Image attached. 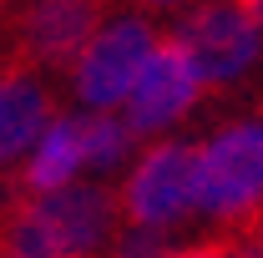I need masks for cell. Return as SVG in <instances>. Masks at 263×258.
Wrapping results in <instances>:
<instances>
[{
    "label": "cell",
    "instance_id": "cell-1",
    "mask_svg": "<svg viewBox=\"0 0 263 258\" xmlns=\"http://www.w3.org/2000/svg\"><path fill=\"white\" fill-rule=\"evenodd\" d=\"M197 208L223 223L263 208V117H243L197 147Z\"/></svg>",
    "mask_w": 263,
    "mask_h": 258
},
{
    "label": "cell",
    "instance_id": "cell-2",
    "mask_svg": "<svg viewBox=\"0 0 263 258\" xmlns=\"http://www.w3.org/2000/svg\"><path fill=\"white\" fill-rule=\"evenodd\" d=\"M177 51L187 56L197 86H233L263 61V31L233 5V0H208L177 26Z\"/></svg>",
    "mask_w": 263,
    "mask_h": 258
},
{
    "label": "cell",
    "instance_id": "cell-3",
    "mask_svg": "<svg viewBox=\"0 0 263 258\" xmlns=\"http://www.w3.org/2000/svg\"><path fill=\"white\" fill-rule=\"evenodd\" d=\"M122 218L132 228H157L167 233L172 223L197 213V142H162L132 167L127 188L117 197Z\"/></svg>",
    "mask_w": 263,
    "mask_h": 258
},
{
    "label": "cell",
    "instance_id": "cell-4",
    "mask_svg": "<svg viewBox=\"0 0 263 258\" xmlns=\"http://www.w3.org/2000/svg\"><path fill=\"white\" fill-rule=\"evenodd\" d=\"M111 0H31L15 21V41L5 61L21 66H76L91 46V35L106 26Z\"/></svg>",
    "mask_w": 263,
    "mask_h": 258
},
{
    "label": "cell",
    "instance_id": "cell-5",
    "mask_svg": "<svg viewBox=\"0 0 263 258\" xmlns=\"http://www.w3.org/2000/svg\"><path fill=\"white\" fill-rule=\"evenodd\" d=\"M152 46H157V31L147 26V21H111V26H101L91 35V46L76 56L71 66V76H76V97L86 101L91 112H111V106H122L132 91V81H137V71L147 66L152 56Z\"/></svg>",
    "mask_w": 263,
    "mask_h": 258
},
{
    "label": "cell",
    "instance_id": "cell-6",
    "mask_svg": "<svg viewBox=\"0 0 263 258\" xmlns=\"http://www.w3.org/2000/svg\"><path fill=\"white\" fill-rule=\"evenodd\" d=\"M197 76L193 66H187V56L177 51V41L167 35V41H157L152 46V56H147V66L137 71V81H132L127 91V117H122V127L132 132V137H152V132L172 127L187 106L197 101Z\"/></svg>",
    "mask_w": 263,
    "mask_h": 258
},
{
    "label": "cell",
    "instance_id": "cell-7",
    "mask_svg": "<svg viewBox=\"0 0 263 258\" xmlns=\"http://www.w3.org/2000/svg\"><path fill=\"white\" fill-rule=\"evenodd\" d=\"M35 223L46 228L56 258H97L101 243L111 238V223H117V193L111 188H56V193L31 197Z\"/></svg>",
    "mask_w": 263,
    "mask_h": 258
},
{
    "label": "cell",
    "instance_id": "cell-8",
    "mask_svg": "<svg viewBox=\"0 0 263 258\" xmlns=\"http://www.w3.org/2000/svg\"><path fill=\"white\" fill-rule=\"evenodd\" d=\"M51 117H56V101L41 86V76L21 61H0V177L21 152L35 147Z\"/></svg>",
    "mask_w": 263,
    "mask_h": 258
},
{
    "label": "cell",
    "instance_id": "cell-9",
    "mask_svg": "<svg viewBox=\"0 0 263 258\" xmlns=\"http://www.w3.org/2000/svg\"><path fill=\"white\" fill-rule=\"evenodd\" d=\"M76 167H81V117H51V127L35 137L31 167L21 172V193L41 197L56 188H71Z\"/></svg>",
    "mask_w": 263,
    "mask_h": 258
},
{
    "label": "cell",
    "instance_id": "cell-10",
    "mask_svg": "<svg viewBox=\"0 0 263 258\" xmlns=\"http://www.w3.org/2000/svg\"><path fill=\"white\" fill-rule=\"evenodd\" d=\"M132 152V132L117 122V117H106V112H91V117H81V167H122Z\"/></svg>",
    "mask_w": 263,
    "mask_h": 258
},
{
    "label": "cell",
    "instance_id": "cell-11",
    "mask_svg": "<svg viewBox=\"0 0 263 258\" xmlns=\"http://www.w3.org/2000/svg\"><path fill=\"white\" fill-rule=\"evenodd\" d=\"M162 233L157 228H127L122 238H111V253L106 258H162Z\"/></svg>",
    "mask_w": 263,
    "mask_h": 258
},
{
    "label": "cell",
    "instance_id": "cell-12",
    "mask_svg": "<svg viewBox=\"0 0 263 258\" xmlns=\"http://www.w3.org/2000/svg\"><path fill=\"white\" fill-rule=\"evenodd\" d=\"M228 258H263V233L258 228H233L228 233Z\"/></svg>",
    "mask_w": 263,
    "mask_h": 258
},
{
    "label": "cell",
    "instance_id": "cell-13",
    "mask_svg": "<svg viewBox=\"0 0 263 258\" xmlns=\"http://www.w3.org/2000/svg\"><path fill=\"white\" fill-rule=\"evenodd\" d=\"M162 258H228V233L223 238H208V243H193V248H172Z\"/></svg>",
    "mask_w": 263,
    "mask_h": 258
},
{
    "label": "cell",
    "instance_id": "cell-14",
    "mask_svg": "<svg viewBox=\"0 0 263 258\" xmlns=\"http://www.w3.org/2000/svg\"><path fill=\"white\" fill-rule=\"evenodd\" d=\"M233 5H238V10H243V15H248V21L263 31V0H233Z\"/></svg>",
    "mask_w": 263,
    "mask_h": 258
},
{
    "label": "cell",
    "instance_id": "cell-15",
    "mask_svg": "<svg viewBox=\"0 0 263 258\" xmlns=\"http://www.w3.org/2000/svg\"><path fill=\"white\" fill-rule=\"evenodd\" d=\"M147 5H182V0H147Z\"/></svg>",
    "mask_w": 263,
    "mask_h": 258
},
{
    "label": "cell",
    "instance_id": "cell-16",
    "mask_svg": "<svg viewBox=\"0 0 263 258\" xmlns=\"http://www.w3.org/2000/svg\"><path fill=\"white\" fill-rule=\"evenodd\" d=\"M0 5H5V0H0Z\"/></svg>",
    "mask_w": 263,
    "mask_h": 258
}]
</instances>
